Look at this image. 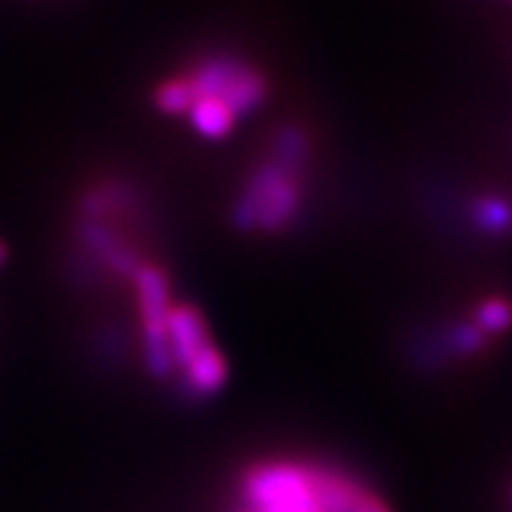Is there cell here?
I'll use <instances>...</instances> for the list:
<instances>
[{
    "label": "cell",
    "instance_id": "cell-1",
    "mask_svg": "<svg viewBox=\"0 0 512 512\" xmlns=\"http://www.w3.org/2000/svg\"><path fill=\"white\" fill-rule=\"evenodd\" d=\"M268 95L271 83L259 64L242 55L209 53L155 81L152 107L192 136L221 140L259 112Z\"/></svg>",
    "mask_w": 512,
    "mask_h": 512
},
{
    "label": "cell",
    "instance_id": "cell-9",
    "mask_svg": "<svg viewBox=\"0 0 512 512\" xmlns=\"http://www.w3.org/2000/svg\"><path fill=\"white\" fill-rule=\"evenodd\" d=\"M242 512H252V510H247V508H245V510H242Z\"/></svg>",
    "mask_w": 512,
    "mask_h": 512
},
{
    "label": "cell",
    "instance_id": "cell-5",
    "mask_svg": "<svg viewBox=\"0 0 512 512\" xmlns=\"http://www.w3.org/2000/svg\"><path fill=\"white\" fill-rule=\"evenodd\" d=\"M228 382V358L223 351L209 347L188 368L178 373V389L185 399H211L226 387Z\"/></svg>",
    "mask_w": 512,
    "mask_h": 512
},
{
    "label": "cell",
    "instance_id": "cell-3",
    "mask_svg": "<svg viewBox=\"0 0 512 512\" xmlns=\"http://www.w3.org/2000/svg\"><path fill=\"white\" fill-rule=\"evenodd\" d=\"M240 496L252 512H320L311 467L299 460H259L240 477Z\"/></svg>",
    "mask_w": 512,
    "mask_h": 512
},
{
    "label": "cell",
    "instance_id": "cell-8",
    "mask_svg": "<svg viewBox=\"0 0 512 512\" xmlns=\"http://www.w3.org/2000/svg\"><path fill=\"white\" fill-rule=\"evenodd\" d=\"M3 261H5V247L0 245V266H3Z\"/></svg>",
    "mask_w": 512,
    "mask_h": 512
},
{
    "label": "cell",
    "instance_id": "cell-2",
    "mask_svg": "<svg viewBox=\"0 0 512 512\" xmlns=\"http://www.w3.org/2000/svg\"><path fill=\"white\" fill-rule=\"evenodd\" d=\"M311 164V143L302 128L280 131L238 188L230 209L235 226L249 235L290 228L309 200Z\"/></svg>",
    "mask_w": 512,
    "mask_h": 512
},
{
    "label": "cell",
    "instance_id": "cell-6",
    "mask_svg": "<svg viewBox=\"0 0 512 512\" xmlns=\"http://www.w3.org/2000/svg\"><path fill=\"white\" fill-rule=\"evenodd\" d=\"M470 318L484 335H503L512 328V302L505 297H486L472 309Z\"/></svg>",
    "mask_w": 512,
    "mask_h": 512
},
{
    "label": "cell",
    "instance_id": "cell-7",
    "mask_svg": "<svg viewBox=\"0 0 512 512\" xmlns=\"http://www.w3.org/2000/svg\"><path fill=\"white\" fill-rule=\"evenodd\" d=\"M351 512H394V510L389 508L382 496H377L373 489H368L366 486L363 494L358 496V501L354 503V508H351Z\"/></svg>",
    "mask_w": 512,
    "mask_h": 512
},
{
    "label": "cell",
    "instance_id": "cell-4",
    "mask_svg": "<svg viewBox=\"0 0 512 512\" xmlns=\"http://www.w3.org/2000/svg\"><path fill=\"white\" fill-rule=\"evenodd\" d=\"M166 344H169L174 375L188 368L209 347H214L209 323L202 311L185 302L171 304L169 316H166Z\"/></svg>",
    "mask_w": 512,
    "mask_h": 512
}]
</instances>
